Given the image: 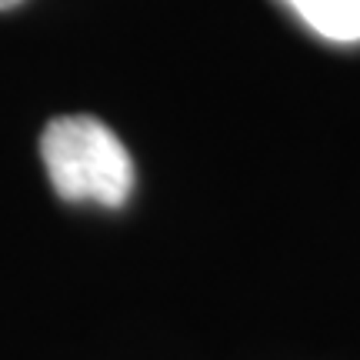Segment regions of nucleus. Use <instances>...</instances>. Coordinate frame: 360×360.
Here are the masks:
<instances>
[{
    "mask_svg": "<svg viewBox=\"0 0 360 360\" xmlns=\"http://www.w3.org/2000/svg\"><path fill=\"white\" fill-rule=\"evenodd\" d=\"M40 157L53 191L70 204H127L134 191V160L114 130L97 117H57L40 137Z\"/></svg>",
    "mask_w": 360,
    "mask_h": 360,
    "instance_id": "obj_1",
    "label": "nucleus"
},
{
    "mask_svg": "<svg viewBox=\"0 0 360 360\" xmlns=\"http://www.w3.org/2000/svg\"><path fill=\"white\" fill-rule=\"evenodd\" d=\"M300 20L337 44L360 40V0H294Z\"/></svg>",
    "mask_w": 360,
    "mask_h": 360,
    "instance_id": "obj_2",
    "label": "nucleus"
},
{
    "mask_svg": "<svg viewBox=\"0 0 360 360\" xmlns=\"http://www.w3.org/2000/svg\"><path fill=\"white\" fill-rule=\"evenodd\" d=\"M20 0H0V11H7V7H17Z\"/></svg>",
    "mask_w": 360,
    "mask_h": 360,
    "instance_id": "obj_3",
    "label": "nucleus"
},
{
    "mask_svg": "<svg viewBox=\"0 0 360 360\" xmlns=\"http://www.w3.org/2000/svg\"><path fill=\"white\" fill-rule=\"evenodd\" d=\"M290 4H294V0H290Z\"/></svg>",
    "mask_w": 360,
    "mask_h": 360,
    "instance_id": "obj_4",
    "label": "nucleus"
}]
</instances>
